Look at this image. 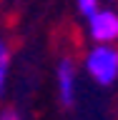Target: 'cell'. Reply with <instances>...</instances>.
Listing matches in <instances>:
<instances>
[{
	"instance_id": "obj_1",
	"label": "cell",
	"mask_w": 118,
	"mask_h": 120,
	"mask_svg": "<svg viewBox=\"0 0 118 120\" xmlns=\"http://www.w3.org/2000/svg\"><path fill=\"white\" fill-rule=\"evenodd\" d=\"M83 70L101 88H111L118 82V48L116 45H93L85 58Z\"/></svg>"
},
{
	"instance_id": "obj_2",
	"label": "cell",
	"mask_w": 118,
	"mask_h": 120,
	"mask_svg": "<svg viewBox=\"0 0 118 120\" xmlns=\"http://www.w3.org/2000/svg\"><path fill=\"white\" fill-rule=\"evenodd\" d=\"M55 93L60 108H73L78 98V65L70 55H63L55 65Z\"/></svg>"
},
{
	"instance_id": "obj_3",
	"label": "cell",
	"mask_w": 118,
	"mask_h": 120,
	"mask_svg": "<svg viewBox=\"0 0 118 120\" xmlns=\"http://www.w3.org/2000/svg\"><path fill=\"white\" fill-rule=\"evenodd\" d=\"M85 30L93 45H116L118 43V13L111 8H101L90 20H85Z\"/></svg>"
},
{
	"instance_id": "obj_4",
	"label": "cell",
	"mask_w": 118,
	"mask_h": 120,
	"mask_svg": "<svg viewBox=\"0 0 118 120\" xmlns=\"http://www.w3.org/2000/svg\"><path fill=\"white\" fill-rule=\"evenodd\" d=\"M10 63H13V52H10V45L0 38V95L5 93L8 88V78H10Z\"/></svg>"
},
{
	"instance_id": "obj_5",
	"label": "cell",
	"mask_w": 118,
	"mask_h": 120,
	"mask_svg": "<svg viewBox=\"0 0 118 120\" xmlns=\"http://www.w3.org/2000/svg\"><path fill=\"white\" fill-rule=\"evenodd\" d=\"M73 3H75V13L81 15L83 20H90V18L103 8V5H101L103 0H73Z\"/></svg>"
},
{
	"instance_id": "obj_6",
	"label": "cell",
	"mask_w": 118,
	"mask_h": 120,
	"mask_svg": "<svg viewBox=\"0 0 118 120\" xmlns=\"http://www.w3.org/2000/svg\"><path fill=\"white\" fill-rule=\"evenodd\" d=\"M0 120H23V115L18 110H13V108H3L0 110Z\"/></svg>"
},
{
	"instance_id": "obj_7",
	"label": "cell",
	"mask_w": 118,
	"mask_h": 120,
	"mask_svg": "<svg viewBox=\"0 0 118 120\" xmlns=\"http://www.w3.org/2000/svg\"><path fill=\"white\" fill-rule=\"evenodd\" d=\"M106 3H118V0H106Z\"/></svg>"
}]
</instances>
